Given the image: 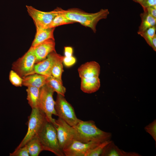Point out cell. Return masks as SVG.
I'll return each instance as SVG.
<instances>
[{
    "label": "cell",
    "mask_w": 156,
    "mask_h": 156,
    "mask_svg": "<svg viewBox=\"0 0 156 156\" xmlns=\"http://www.w3.org/2000/svg\"><path fill=\"white\" fill-rule=\"evenodd\" d=\"M27 87L26 91L29 104L32 109L38 108L40 88L33 87Z\"/></svg>",
    "instance_id": "18"
},
{
    "label": "cell",
    "mask_w": 156,
    "mask_h": 156,
    "mask_svg": "<svg viewBox=\"0 0 156 156\" xmlns=\"http://www.w3.org/2000/svg\"><path fill=\"white\" fill-rule=\"evenodd\" d=\"M140 4L142 0H132Z\"/></svg>",
    "instance_id": "33"
},
{
    "label": "cell",
    "mask_w": 156,
    "mask_h": 156,
    "mask_svg": "<svg viewBox=\"0 0 156 156\" xmlns=\"http://www.w3.org/2000/svg\"><path fill=\"white\" fill-rule=\"evenodd\" d=\"M156 26L151 27L138 34L143 37L148 44L156 51Z\"/></svg>",
    "instance_id": "20"
},
{
    "label": "cell",
    "mask_w": 156,
    "mask_h": 156,
    "mask_svg": "<svg viewBox=\"0 0 156 156\" xmlns=\"http://www.w3.org/2000/svg\"><path fill=\"white\" fill-rule=\"evenodd\" d=\"M62 62L63 61H60L54 65L51 70V75L63 84L62 79V73L64 72Z\"/></svg>",
    "instance_id": "23"
},
{
    "label": "cell",
    "mask_w": 156,
    "mask_h": 156,
    "mask_svg": "<svg viewBox=\"0 0 156 156\" xmlns=\"http://www.w3.org/2000/svg\"><path fill=\"white\" fill-rule=\"evenodd\" d=\"M32 47L36 57V64L45 59L50 53L56 51L55 39H52L47 40Z\"/></svg>",
    "instance_id": "12"
},
{
    "label": "cell",
    "mask_w": 156,
    "mask_h": 156,
    "mask_svg": "<svg viewBox=\"0 0 156 156\" xmlns=\"http://www.w3.org/2000/svg\"><path fill=\"white\" fill-rule=\"evenodd\" d=\"M73 53V49L72 47H64V56L68 57L72 56Z\"/></svg>",
    "instance_id": "32"
},
{
    "label": "cell",
    "mask_w": 156,
    "mask_h": 156,
    "mask_svg": "<svg viewBox=\"0 0 156 156\" xmlns=\"http://www.w3.org/2000/svg\"><path fill=\"white\" fill-rule=\"evenodd\" d=\"M28 151L30 156H38L43 149L37 136L29 141L25 145Z\"/></svg>",
    "instance_id": "21"
},
{
    "label": "cell",
    "mask_w": 156,
    "mask_h": 156,
    "mask_svg": "<svg viewBox=\"0 0 156 156\" xmlns=\"http://www.w3.org/2000/svg\"><path fill=\"white\" fill-rule=\"evenodd\" d=\"M47 77L45 76L35 73L23 78L22 85L40 88L45 84Z\"/></svg>",
    "instance_id": "15"
},
{
    "label": "cell",
    "mask_w": 156,
    "mask_h": 156,
    "mask_svg": "<svg viewBox=\"0 0 156 156\" xmlns=\"http://www.w3.org/2000/svg\"><path fill=\"white\" fill-rule=\"evenodd\" d=\"M64 56L56 51L50 53L43 60L35 64V73L49 77L51 76V70L54 65L57 62L63 61Z\"/></svg>",
    "instance_id": "11"
},
{
    "label": "cell",
    "mask_w": 156,
    "mask_h": 156,
    "mask_svg": "<svg viewBox=\"0 0 156 156\" xmlns=\"http://www.w3.org/2000/svg\"><path fill=\"white\" fill-rule=\"evenodd\" d=\"M141 22L139 27L138 33L142 32L147 29L156 25V18L148 14L146 12H144L140 15Z\"/></svg>",
    "instance_id": "19"
},
{
    "label": "cell",
    "mask_w": 156,
    "mask_h": 156,
    "mask_svg": "<svg viewBox=\"0 0 156 156\" xmlns=\"http://www.w3.org/2000/svg\"><path fill=\"white\" fill-rule=\"evenodd\" d=\"M55 28H36V34L31 46L34 47L50 39H55L53 33Z\"/></svg>",
    "instance_id": "16"
},
{
    "label": "cell",
    "mask_w": 156,
    "mask_h": 156,
    "mask_svg": "<svg viewBox=\"0 0 156 156\" xmlns=\"http://www.w3.org/2000/svg\"><path fill=\"white\" fill-rule=\"evenodd\" d=\"M54 92L46 84L40 88L38 107L45 114L48 121L55 126V119L52 117L53 115L57 116L55 109V101L53 97Z\"/></svg>",
    "instance_id": "5"
},
{
    "label": "cell",
    "mask_w": 156,
    "mask_h": 156,
    "mask_svg": "<svg viewBox=\"0 0 156 156\" xmlns=\"http://www.w3.org/2000/svg\"><path fill=\"white\" fill-rule=\"evenodd\" d=\"M10 156H29L28 149L25 145L15 149L12 153H10Z\"/></svg>",
    "instance_id": "28"
},
{
    "label": "cell",
    "mask_w": 156,
    "mask_h": 156,
    "mask_svg": "<svg viewBox=\"0 0 156 156\" xmlns=\"http://www.w3.org/2000/svg\"><path fill=\"white\" fill-rule=\"evenodd\" d=\"M78 71L81 78L99 77L100 67L97 62L91 61L82 64L78 68Z\"/></svg>",
    "instance_id": "13"
},
{
    "label": "cell",
    "mask_w": 156,
    "mask_h": 156,
    "mask_svg": "<svg viewBox=\"0 0 156 156\" xmlns=\"http://www.w3.org/2000/svg\"><path fill=\"white\" fill-rule=\"evenodd\" d=\"M101 142L92 141L84 143L73 139L62 151L66 156H85L89 150Z\"/></svg>",
    "instance_id": "10"
},
{
    "label": "cell",
    "mask_w": 156,
    "mask_h": 156,
    "mask_svg": "<svg viewBox=\"0 0 156 156\" xmlns=\"http://www.w3.org/2000/svg\"><path fill=\"white\" fill-rule=\"evenodd\" d=\"M146 132L149 133L156 142V120H154L144 127Z\"/></svg>",
    "instance_id": "27"
},
{
    "label": "cell",
    "mask_w": 156,
    "mask_h": 156,
    "mask_svg": "<svg viewBox=\"0 0 156 156\" xmlns=\"http://www.w3.org/2000/svg\"><path fill=\"white\" fill-rule=\"evenodd\" d=\"M76 62V59L73 56L68 57L64 56L63 62L66 67L71 66L75 64Z\"/></svg>",
    "instance_id": "29"
},
{
    "label": "cell",
    "mask_w": 156,
    "mask_h": 156,
    "mask_svg": "<svg viewBox=\"0 0 156 156\" xmlns=\"http://www.w3.org/2000/svg\"><path fill=\"white\" fill-rule=\"evenodd\" d=\"M100 86L99 77L81 78V89L83 92L88 94L94 92Z\"/></svg>",
    "instance_id": "14"
},
{
    "label": "cell",
    "mask_w": 156,
    "mask_h": 156,
    "mask_svg": "<svg viewBox=\"0 0 156 156\" xmlns=\"http://www.w3.org/2000/svg\"><path fill=\"white\" fill-rule=\"evenodd\" d=\"M36 57L33 48L31 47L27 51L12 64V70L23 78L35 73L34 67Z\"/></svg>",
    "instance_id": "6"
},
{
    "label": "cell",
    "mask_w": 156,
    "mask_h": 156,
    "mask_svg": "<svg viewBox=\"0 0 156 156\" xmlns=\"http://www.w3.org/2000/svg\"><path fill=\"white\" fill-rule=\"evenodd\" d=\"M73 127V139L82 142H102L110 140L112 137L110 133L99 129L92 120L83 121L81 120Z\"/></svg>",
    "instance_id": "1"
},
{
    "label": "cell",
    "mask_w": 156,
    "mask_h": 156,
    "mask_svg": "<svg viewBox=\"0 0 156 156\" xmlns=\"http://www.w3.org/2000/svg\"><path fill=\"white\" fill-rule=\"evenodd\" d=\"M101 156H138L135 152H128L119 149L112 141L104 148Z\"/></svg>",
    "instance_id": "17"
},
{
    "label": "cell",
    "mask_w": 156,
    "mask_h": 156,
    "mask_svg": "<svg viewBox=\"0 0 156 156\" xmlns=\"http://www.w3.org/2000/svg\"><path fill=\"white\" fill-rule=\"evenodd\" d=\"M9 79L12 85L15 86L21 87L23 86V78L12 70L10 72Z\"/></svg>",
    "instance_id": "26"
},
{
    "label": "cell",
    "mask_w": 156,
    "mask_h": 156,
    "mask_svg": "<svg viewBox=\"0 0 156 156\" xmlns=\"http://www.w3.org/2000/svg\"><path fill=\"white\" fill-rule=\"evenodd\" d=\"M36 136L43 151L51 152L57 156H65L59 145L56 128L52 123L47 121Z\"/></svg>",
    "instance_id": "3"
},
{
    "label": "cell",
    "mask_w": 156,
    "mask_h": 156,
    "mask_svg": "<svg viewBox=\"0 0 156 156\" xmlns=\"http://www.w3.org/2000/svg\"><path fill=\"white\" fill-rule=\"evenodd\" d=\"M144 11L156 18V6H151L143 8Z\"/></svg>",
    "instance_id": "31"
},
{
    "label": "cell",
    "mask_w": 156,
    "mask_h": 156,
    "mask_svg": "<svg viewBox=\"0 0 156 156\" xmlns=\"http://www.w3.org/2000/svg\"><path fill=\"white\" fill-rule=\"evenodd\" d=\"M140 4L143 8L156 6V0H142Z\"/></svg>",
    "instance_id": "30"
},
{
    "label": "cell",
    "mask_w": 156,
    "mask_h": 156,
    "mask_svg": "<svg viewBox=\"0 0 156 156\" xmlns=\"http://www.w3.org/2000/svg\"><path fill=\"white\" fill-rule=\"evenodd\" d=\"M55 122L59 145L62 150L73 140V127L59 118Z\"/></svg>",
    "instance_id": "9"
},
{
    "label": "cell",
    "mask_w": 156,
    "mask_h": 156,
    "mask_svg": "<svg viewBox=\"0 0 156 156\" xmlns=\"http://www.w3.org/2000/svg\"><path fill=\"white\" fill-rule=\"evenodd\" d=\"M45 84L50 88L54 92L65 96L64 94L66 92L65 88L62 84L52 76L48 77Z\"/></svg>",
    "instance_id": "22"
},
{
    "label": "cell",
    "mask_w": 156,
    "mask_h": 156,
    "mask_svg": "<svg viewBox=\"0 0 156 156\" xmlns=\"http://www.w3.org/2000/svg\"><path fill=\"white\" fill-rule=\"evenodd\" d=\"M47 121L45 114L39 108L32 109L28 117L27 133L15 149L24 146L29 141L36 136Z\"/></svg>",
    "instance_id": "4"
},
{
    "label": "cell",
    "mask_w": 156,
    "mask_h": 156,
    "mask_svg": "<svg viewBox=\"0 0 156 156\" xmlns=\"http://www.w3.org/2000/svg\"><path fill=\"white\" fill-rule=\"evenodd\" d=\"M58 14L66 18L91 28L94 33L96 31V25L100 20L106 18L109 12L107 9H101L94 13L85 12L77 9H71L64 10L58 8L56 9Z\"/></svg>",
    "instance_id": "2"
},
{
    "label": "cell",
    "mask_w": 156,
    "mask_h": 156,
    "mask_svg": "<svg viewBox=\"0 0 156 156\" xmlns=\"http://www.w3.org/2000/svg\"><path fill=\"white\" fill-rule=\"evenodd\" d=\"M112 141L110 140H108L101 142L95 147L88 151L85 156H101L105 147Z\"/></svg>",
    "instance_id": "24"
},
{
    "label": "cell",
    "mask_w": 156,
    "mask_h": 156,
    "mask_svg": "<svg viewBox=\"0 0 156 156\" xmlns=\"http://www.w3.org/2000/svg\"><path fill=\"white\" fill-rule=\"evenodd\" d=\"M27 11L33 19L36 28H48L53 18L58 14L56 9L48 12L42 11L31 6L26 5Z\"/></svg>",
    "instance_id": "8"
},
{
    "label": "cell",
    "mask_w": 156,
    "mask_h": 156,
    "mask_svg": "<svg viewBox=\"0 0 156 156\" xmlns=\"http://www.w3.org/2000/svg\"><path fill=\"white\" fill-rule=\"evenodd\" d=\"M74 23L73 21L68 20L62 15L58 14L53 18L48 28H55L58 26Z\"/></svg>",
    "instance_id": "25"
},
{
    "label": "cell",
    "mask_w": 156,
    "mask_h": 156,
    "mask_svg": "<svg viewBox=\"0 0 156 156\" xmlns=\"http://www.w3.org/2000/svg\"><path fill=\"white\" fill-rule=\"evenodd\" d=\"M55 109L57 115L71 126L76 125L81 120L76 116L74 108L64 98L57 94Z\"/></svg>",
    "instance_id": "7"
}]
</instances>
